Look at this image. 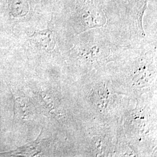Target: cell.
<instances>
[{"mask_svg":"<svg viewBox=\"0 0 157 157\" xmlns=\"http://www.w3.org/2000/svg\"><path fill=\"white\" fill-rule=\"evenodd\" d=\"M129 0H107L111 11L115 18L119 21L125 11Z\"/></svg>","mask_w":157,"mask_h":157,"instance_id":"cell-5","label":"cell"},{"mask_svg":"<svg viewBox=\"0 0 157 157\" xmlns=\"http://www.w3.org/2000/svg\"><path fill=\"white\" fill-rule=\"evenodd\" d=\"M32 0H10L9 8L15 17H25L30 15L32 9Z\"/></svg>","mask_w":157,"mask_h":157,"instance_id":"cell-4","label":"cell"},{"mask_svg":"<svg viewBox=\"0 0 157 157\" xmlns=\"http://www.w3.org/2000/svg\"><path fill=\"white\" fill-rule=\"evenodd\" d=\"M150 0H129L125 11L115 24L120 29L127 30L130 36L143 39L146 34L143 26V17Z\"/></svg>","mask_w":157,"mask_h":157,"instance_id":"cell-2","label":"cell"},{"mask_svg":"<svg viewBox=\"0 0 157 157\" xmlns=\"http://www.w3.org/2000/svg\"><path fill=\"white\" fill-rule=\"evenodd\" d=\"M47 1L50 4L51 6H52V8L53 10L54 6L57 4V2L59 1V0H47Z\"/></svg>","mask_w":157,"mask_h":157,"instance_id":"cell-6","label":"cell"},{"mask_svg":"<svg viewBox=\"0 0 157 157\" xmlns=\"http://www.w3.org/2000/svg\"><path fill=\"white\" fill-rule=\"evenodd\" d=\"M53 10L52 18L69 36L118 22L107 0H59Z\"/></svg>","mask_w":157,"mask_h":157,"instance_id":"cell-1","label":"cell"},{"mask_svg":"<svg viewBox=\"0 0 157 157\" xmlns=\"http://www.w3.org/2000/svg\"><path fill=\"white\" fill-rule=\"evenodd\" d=\"M57 32L48 29L36 30L29 37L30 44L34 49L39 52H50L54 50L57 45Z\"/></svg>","mask_w":157,"mask_h":157,"instance_id":"cell-3","label":"cell"}]
</instances>
